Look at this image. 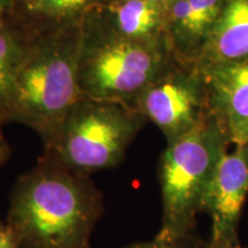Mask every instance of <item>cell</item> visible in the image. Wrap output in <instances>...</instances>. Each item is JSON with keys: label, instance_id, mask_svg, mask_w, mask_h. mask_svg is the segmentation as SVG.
Masks as SVG:
<instances>
[{"label": "cell", "instance_id": "30bf717a", "mask_svg": "<svg viewBox=\"0 0 248 248\" xmlns=\"http://www.w3.org/2000/svg\"><path fill=\"white\" fill-rule=\"evenodd\" d=\"M89 15L125 39L146 45L169 46L167 11L151 0H102Z\"/></svg>", "mask_w": 248, "mask_h": 248}, {"label": "cell", "instance_id": "7c38bea8", "mask_svg": "<svg viewBox=\"0 0 248 248\" xmlns=\"http://www.w3.org/2000/svg\"><path fill=\"white\" fill-rule=\"evenodd\" d=\"M102 0H16L12 17L29 33L82 26Z\"/></svg>", "mask_w": 248, "mask_h": 248}, {"label": "cell", "instance_id": "2e32d148", "mask_svg": "<svg viewBox=\"0 0 248 248\" xmlns=\"http://www.w3.org/2000/svg\"><path fill=\"white\" fill-rule=\"evenodd\" d=\"M14 5V0H0V28L12 17Z\"/></svg>", "mask_w": 248, "mask_h": 248}, {"label": "cell", "instance_id": "6da1fadb", "mask_svg": "<svg viewBox=\"0 0 248 248\" xmlns=\"http://www.w3.org/2000/svg\"><path fill=\"white\" fill-rule=\"evenodd\" d=\"M102 214L94 183L45 151L15 183L6 225L18 248H92Z\"/></svg>", "mask_w": 248, "mask_h": 248}, {"label": "cell", "instance_id": "9a60e30c", "mask_svg": "<svg viewBox=\"0 0 248 248\" xmlns=\"http://www.w3.org/2000/svg\"><path fill=\"white\" fill-rule=\"evenodd\" d=\"M0 248H18L8 226L0 222Z\"/></svg>", "mask_w": 248, "mask_h": 248}, {"label": "cell", "instance_id": "e0dca14e", "mask_svg": "<svg viewBox=\"0 0 248 248\" xmlns=\"http://www.w3.org/2000/svg\"><path fill=\"white\" fill-rule=\"evenodd\" d=\"M1 125L2 122L0 121V168L7 162L9 155H11V148H9L8 142L6 140L4 133H2Z\"/></svg>", "mask_w": 248, "mask_h": 248}, {"label": "cell", "instance_id": "ffe728a7", "mask_svg": "<svg viewBox=\"0 0 248 248\" xmlns=\"http://www.w3.org/2000/svg\"><path fill=\"white\" fill-rule=\"evenodd\" d=\"M234 248H243V247H241L240 245H239V246H237V247H234Z\"/></svg>", "mask_w": 248, "mask_h": 248}, {"label": "cell", "instance_id": "5bb4252c", "mask_svg": "<svg viewBox=\"0 0 248 248\" xmlns=\"http://www.w3.org/2000/svg\"><path fill=\"white\" fill-rule=\"evenodd\" d=\"M123 248H202V247H201L199 243H197L193 238H187V239H182V240H167L155 235L152 240L132 244L130 245V246H126Z\"/></svg>", "mask_w": 248, "mask_h": 248}, {"label": "cell", "instance_id": "ba28073f", "mask_svg": "<svg viewBox=\"0 0 248 248\" xmlns=\"http://www.w3.org/2000/svg\"><path fill=\"white\" fill-rule=\"evenodd\" d=\"M198 70L209 111L224 126L231 145H241L248 129V57Z\"/></svg>", "mask_w": 248, "mask_h": 248}, {"label": "cell", "instance_id": "7402d4cb", "mask_svg": "<svg viewBox=\"0 0 248 248\" xmlns=\"http://www.w3.org/2000/svg\"><path fill=\"white\" fill-rule=\"evenodd\" d=\"M0 222H1V221H0Z\"/></svg>", "mask_w": 248, "mask_h": 248}, {"label": "cell", "instance_id": "44dd1931", "mask_svg": "<svg viewBox=\"0 0 248 248\" xmlns=\"http://www.w3.org/2000/svg\"><path fill=\"white\" fill-rule=\"evenodd\" d=\"M14 1H16V0H14Z\"/></svg>", "mask_w": 248, "mask_h": 248}, {"label": "cell", "instance_id": "8fae6325", "mask_svg": "<svg viewBox=\"0 0 248 248\" xmlns=\"http://www.w3.org/2000/svg\"><path fill=\"white\" fill-rule=\"evenodd\" d=\"M248 57V0H224L202 54L195 64L202 69Z\"/></svg>", "mask_w": 248, "mask_h": 248}, {"label": "cell", "instance_id": "8992f818", "mask_svg": "<svg viewBox=\"0 0 248 248\" xmlns=\"http://www.w3.org/2000/svg\"><path fill=\"white\" fill-rule=\"evenodd\" d=\"M131 107L163 133L171 144L209 111L203 77L195 67L176 62L168 71L139 93Z\"/></svg>", "mask_w": 248, "mask_h": 248}, {"label": "cell", "instance_id": "277c9868", "mask_svg": "<svg viewBox=\"0 0 248 248\" xmlns=\"http://www.w3.org/2000/svg\"><path fill=\"white\" fill-rule=\"evenodd\" d=\"M176 62L169 46L125 39L89 14L83 21L77 57L80 97L131 106L142 90Z\"/></svg>", "mask_w": 248, "mask_h": 248}, {"label": "cell", "instance_id": "ac0fdd59", "mask_svg": "<svg viewBox=\"0 0 248 248\" xmlns=\"http://www.w3.org/2000/svg\"><path fill=\"white\" fill-rule=\"evenodd\" d=\"M151 1H153V2H155V4L162 6V7L167 11V8H168V6L170 5V2H171L172 0H151Z\"/></svg>", "mask_w": 248, "mask_h": 248}, {"label": "cell", "instance_id": "7a4b0ae2", "mask_svg": "<svg viewBox=\"0 0 248 248\" xmlns=\"http://www.w3.org/2000/svg\"><path fill=\"white\" fill-rule=\"evenodd\" d=\"M80 27L29 33L7 114V122L29 126L45 148L79 100L77 84Z\"/></svg>", "mask_w": 248, "mask_h": 248}, {"label": "cell", "instance_id": "3957f363", "mask_svg": "<svg viewBox=\"0 0 248 248\" xmlns=\"http://www.w3.org/2000/svg\"><path fill=\"white\" fill-rule=\"evenodd\" d=\"M230 145L224 126L210 111L191 131L167 144L159 164L162 217L156 237L192 238L204 194Z\"/></svg>", "mask_w": 248, "mask_h": 248}, {"label": "cell", "instance_id": "4fadbf2b", "mask_svg": "<svg viewBox=\"0 0 248 248\" xmlns=\"http://www.w3.org/2000/svg\"><path fill=\"white\" fill-rule=\"evenodd\" d=\"M28 32L11 17L0 28V121L7 122L15 80L26 52Z\"/></svg>", "mask_w": 248, "mask_h": 248}, {"label": "cell", "instance_id": "9c48e42d", "mask_svg": "<svg viewBox=\"0 0 248 248\" xmlns=\"http://www.w3.org/2000/svg\"><path fill=\"white\" fill-rule=\"evenodd\" d=\"M224 0H172L167 8V39L179 64L195 67Z\"/></svg>", "mask_w": 248, "mask_h": 248}, {"label": "cell", "instance_id": "52a82bcc", "mask_svg": "<svg viewBox=\"0 0 248 248\" xmlns=\"http://www.w3.org/2000/svg\"><path fill=\"white\" fill-rule=\"evenodd\" d=\"M248 193V147L233 145L217 164L203 198L202 212L212 221L207 248L239 246L238 223Z\"/></svg>", "mask_w": 248, "mask_h": 248}, {"label": "cell", "instance_id": "5b68a950", "mask_svg": "<svg viewBox=\"0 0 248 248\" xmlns=\"http://www.w3.org/2000/svg\"><path fill=\"white\" fill-rule=\"evenodd\" d=\"M147 120L120 102L80 98L45 151L79 175L115 168Z\"/></svg>", "mask_w": 248, "mask_h": 248}, {"label": "cell", "instance_id": "d6986e66", "mask_svg": "<svg viewBox=\"0 0 248 248\" xmlns=\"http://www.w3.org/2000/svg\"><path fill=\"white\" fill-rule=\"evenodd\" d=\"M241 145H246V146L248 147V129H247V131H246V135H245L243 144H241Z\"/></svg>", "mask_w": 248, "mask_h": 248}]
</instances>
